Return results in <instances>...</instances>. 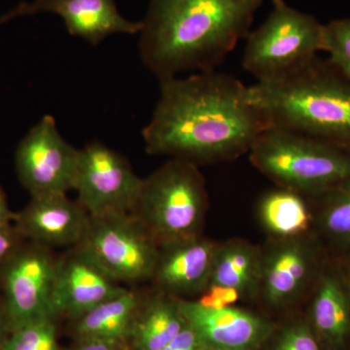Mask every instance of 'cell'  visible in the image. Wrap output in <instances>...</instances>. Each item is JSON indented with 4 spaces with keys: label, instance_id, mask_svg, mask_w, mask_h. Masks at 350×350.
<instances>
[{
    "label": "cell",
    "instance_id": "6da1fadb",
    "mask_svg": "<svg viewBox=\"0 0 350 350\" xmlns=\"http://www.w3.org/2000/svg\"><path fill=\"white\" fill-rule=\"evenodd\" d=\"M268 128L250 87L213 70L160 80V98L142 137L151 155L200 165L250 153Z\"/></svg>",
    "mask_w": 350,
    "mask_h": 350
},
{
    "label": "cell",
    "instance_id": "7a4b0ae2",
    "mask_svg": "<svg viewBox=\"0 0 350 350\" xmlns=\"http://www.w3.org/2000/svg\"><path fill=\"white\" fill-rule=\"evenodd\" d=\"M262 0H151L140 31L142 63L159 80L216 70L250 32Z\"/></svg>",
    "mask_w": 350,
    "mask_h": 350
},
{
    "label": "cell",
    "instance_id": "3957f363",
    "mask_svg": "<svg viewBox=\"0 0 350 350\" xmlns=\"http://www.w3.org/2000/svg\"><path fill=\"white\" fill-rule=\"evenodd\" d=\"M269 126L335 145L350 153V78L317 56L287 75L250 86Z\"/></svg>",
    "mask_w": 350,
    "mask_h": 350
},
{
    "label": "cell",
    "instance_id": "277c9868",
    "mask_svg": "<svg viewBox=\"0 0 350 350\" xmlns=\"http://www.w3.org/2000/svg\"><path fill=\"white\" fill-rule=\"evenodd\" d=\"M250 162L278 188L314 197L350 178V153L317 138L269 126L250 151Z\"/></svg>",
    "mask_w": 350,
    "mask_h": 350
},
{
    "label": "cell",
    "instance_id": "5b68a950",
    "mask_svg": "<svg viewBox=\"0 0 350 350\" xmlns=\"http://www.w3.org/2000/svg\"><path fill=\"white\" fill-rule=\"evenodd\" d=\"M208 206L199 165L170 159L142 178L133 214L160 245L198 238Z\"/></svg>",
    "mask_w": 350,
    "mask_h": 350
},
{
    "label": "cell",
    "instance_id": "8992f818",
    "mask_svg": "<svg viewBox=\"0 0 350 350\" xmlns=\"http://www.w3.org/2000/svg\"><path fill=\"white\" fill-rule=\"evenodd\" d=\"M268 18L246 36L244 70L257 82L269 81L291 72L324 52V25L314 16L271 0Z\"/></svg>",
    "mask_w": 350,
    "mask_h": 350
},
{
    "label": "cell",
    "instance_id": "52a82bcc",
    "mask_svg": "<svg viewBox=\"0 0 350 350\" xmlns=\"http://www.w3.org/2000/svg\"><path fill=\"white\" fill-rule=\"evenodd\" d=\"M113 280H151L160 244L131 213L90 216L89 226L78 244Z\"/></svg>",
    "mask_w": 350,
    "mask_h": 350
},
{
    "label": "cell",
    "instance_id": "ba28073f",
    "mask_svg": "<svg viewBox=\"0 0 350 350\" xmlns=\"http://www.w3.org/2000/svg\"><path fill=\"white\" fill-rule=\"evenodd\" d=\"M142 178L125 156L101 142L79 149L73 190L90 216L131 213Z\"/></svg>",
    "mask_w": 350,
    "mask_h": 350
},
{
    "label": "cell",
    "instance_id": "9c48e42d",
    "mask_svg": "<svg viewBox=\"0 0 350 350\" xmlns=\"http://www.w3.org/2000/svg\"><path fill=\"white\" fill-rule=\"evenodd\" d=\"M78 152L62 137L54 117L45 115L18 146V176L31 196L66 194L73 190Z\"/></svg>",
    "mask_w": 350,
    "mask_h": 350
},
{
    "label": "cell",
    "instance_id": "30bf717a",
    "mask_svg": "<svg viewBox=\"0 0 350 350\" xmlns=\"http://www.w3.org/2000/svg\"><path fill=\"white\" fill-rule=\"evenodd\" d=\"M57 260L49 247L34 243L7 260L3 276L5 312L13 329L52 317L50 304Z\"/></svg>",
    "mask_w": 350,
    "mask_h": 350
},
{
    "label": "cell",
    "instance_id": "8fae6325",
    "mask_svg": "<svg viewBox=\"0 0 350 350\" xmlns=\"http://www.w3.org/2000/svg\"><path fill=\"white\" fill-rule=\"evenodd\" d=\"M113 280L79 245L57 258L51 296L52 317L79 319L103 301L126 291Z\"/></svg>",
    "mask_w": 350,
    "mask_h": 350
},
{
    "label": "cell",
    "instance_id": "7c38bea8",
    "mask_svg": "<svg viewBox=\"0 0 350 350\" xmlns=\"http://www.w3.org/2000/svg\"><path fill=\"white\" fill-rule=\"evenodd\" d=\"M53 13L64 20L71 36L96 45L115 33L135 34L142 22H131L120 14L114 0H33L22 2L0 16V25L24 16Z\"/></svg>",
    "mask_w": 350,
    "mask_h": 350
},
{
    "label": "cell",
    "instance_id": "4fadbf2b",
    "mask_svg": "<svg viewBox=\"0 0 350 350\" xmlns=\"http://www.w3.org/2000/svg\"><path fill=\"white\" fill-rule=\"evenodd\" d=\"M178 305L188 325L206 347L257 350L273 335L271 322L247 310L234 306L209 310L197 301L183 299H178Z\"/></svg>",
    "mask_w": 350,
    "mask_h": 350
},
{
    "label": "cell",
    "instance_id": "5bb4252c",
    "mask_svg": "<svg viewBox=\"0 0 350 350\" xmlns=\"http://www.w3.org/2000/svg\"><path fill=\"white\" fill-rule=\"evenodd\" d=\"M16 229L34 243L47 246H72L81 243L90 215L66 194L31 196V200L16 214Z\"/></svg>",
    "mask_w": 350,
    "mask_h": 350
},
{
    "label": "cell",
    "instance_id": "9a60e30c",
    "mask_svg": "<svg viewBox=\"0 0 350 350\" xmlns=\"http://www.w3.org/2000/svg\"><path fill=\"white\" fill-rule=\"evenodd\" d=\"M217 246L200 237L160 245L151 280L162 293L175 298L204 291L211 283Z\"/></svg>",
    "mask_w": 350,
    "mask_h": 350
},
{
    "label": "cell",
    "instance_id": "2e32d148",
    "mask_svg": "<svg viewBox=\"0 0 350 350\" xmlns=\"http://www.w3.org/2000/svg\"><path fill=\"white\" fill-rule=\"evenodd\" d=\"M314 250L304 236L278 239L267 254H262L260 289L269 306L287 305L300 295L314 271Z\"/></svg>",
    "mask_w": 350,
    "mask_h": 350
},
{
    "label": "cell",
    "instance_id": "e0dca14e",
    "mask_svg": "<svg viewBox=\"0 0 350 350\" xmlns=\"http://www.w3.org/2000/svg\"><path fill=\"white\" fill-rule=\"evenodd\" d=\"M308 322L324 349L350 350V294L340 269L320 275Z\"/></svg>",
    "mask_w": 350,
    "mask_h": 350
},
{
    "label": "cell",
    "instance_id": "ac0fdd59",
    "mask_svg": "<svg viewBox=\"0 0 350 350\" xmlns=\"http://www.w3.org/2000/svg\"><path fill=\"white\" fill-rule=\"evenodd\" d=\"M262 260L261 251L247 241L232 239L219 244L209 285L234 288L243 297L252 296L260 289Z\"/></svg>",
    "mask_w": 350,
    "mask_h": 350
},
{
    "label": "cell",
    "instance_id": "d6986e66",
    "mask_svg": "<svg viewBox=\"0 0 350 350\" xmlns=\"http://www.w3.org/2000/svg\"><path fill=\"white\" fill-rule=\"evenodd\" d=\"M186 325L178 299L161 292L148 303L142 301L131 333L138 350H162Z\"/></svg>",
    "mask_w": 350,
    "mask_h": 350
},
{
    "label": "cell",
    "instance_id": "ffe728a7",
    "mask_svg": "<svg viewBox=\"0 0 350 350\" xmlns=\"http://www.w3.org/2000/svg\"><path fill=\"white\" fill-rule=\"evenodd\" d=\"M142 301L139 294L126 289L79 317L76 330L82 338L122 342L130 335Z\"/></svg>",
    "mask_w": 350,
    "mask_h": 350
},
{
    "label": "cell",
    "instance_id": "44dd1931",
    "mask_svg": "<svg viewBox=\"0 0 350 350\" xmlns=\"http://www.w3.org/2000/svg\"><path fill=\"white\" fill-rule=\"evenodd\" d=\"M258 215L265 229L278 239L304 237L312 227L313 213L303 195L278 188L262 198Z\"/></svg>",
    "mask_w": 350,
    "mask_h": 350
},
{
    "label": "cell",
    "instance_id": "7402d4cb",
    "mask_svg": "<svg viewBox=\"0 0 350 350\" xmlns=\"http://www.w3.org/2000/svg\"><path fill=\"white\" fill-rule=\"evenodd\" d=\"M312 199L322 236L336 250L350 254V178Z\"/></svg>",
    "mask_w": 350,
    "mask_h": 350
},
{
    "label": "cell",
    "instance_id": "603a6c76",
    "mask_svg": "<svg viewBox=\"0 0 350 350\" xmlns=\"http://www.w3.org/2000/svg\"><path fill=\"white\" fill-rule=\"evenodd\" d=\"M0 350H59L54 319L44 317L16 327Z\"/></svg>",
    "mask_w": 350,
    "mask_h": 350
},
{
    "label": "cell",
    "instance_id": "cb8c5ba5",
    "mask_svg": "<svg viewBox=\"0 0 350 350\" xmlns=\"http://www.w3.org/2000/svg\"><path fill=\"white\" fill-rule=\"evenodd\" d=\"M324 52L328 61L350 78V18L334 20L324 25Z\"/></svg>",
    "mask_w": 350,
    "mask_h": 350
},
{
    "label": "cell",
    "instance_id": "d4e9b609",
    "mask_svg": "<svg viewBox=\"0 0 350 350\" xmlns=\"http://www.w3.org/2000/svg\"><path fill=\"white\" fill-rule=\"evenodd\" d=\"M273 350H325L308 321L287 326L276 338Z\"/></svg>",
    "mask_w": 350,
    "mask_h": 350
},
{
    "label": "cell",
    "instance_id": "484cf974",
    "mask_svg": "<svg viewBox=\"0 0 350 350\" xmlns=\"http://www.w3.org/2000/svg\"><path fill=\"white\" fill-rule=\"evenodd\" d=\"M19 236L17 229H12L10 225L0 227V264L6 262L19 250Z\"/></svg>",
    "mask_w": 350,
    "mask_h": 350
},
{
    "label": "cell",
    "instance_id": "4316f807",
    "mask_svg": "<svg viewBox=\"0 0 350 350\" xmlns=\"http://www.w3.org/2000/svg\"><path fill=\"white\" fill-rule=\"evenodd\" d=\"M200 347L202 344L197 334L187 324L185 328L162 350H200Z\"/></svg>",
    "mask_w": 350,
    "mask_h": 350
},
{
    "label": "cell",
    "instance_id": "83f0119b",
    "mask_svg": "<svg viewBox=\"0 0 350 350\" xmlns=\"http://www.w3.org/2000/svg\"><path fill=\"white\" fill-rule=\"evenodd\" d=\"M204 291L213 295L225 306H232L239 299L243 298L238 290L232 287L223 286V285L211 284Z\"/></svg>",
    "mask_w": 350,
    "mask_h": 350
},
{
    "label": "cell",
    "instance_id": "f1b7e54d",
    "mask_svg": "<svg viewBox=\"0 0 350 350\" xmlns=\"http://www.w3.org/2000/svg\"><path fill=\"white\" fill-rule=\"evenodd\" d=\"M120 342L100 340V338H82V344L77 350H121Z\"/></svg>",
    "mask_w": 350,
    "mask_h": 350
},
{
    "label": "cell",
    "instance_id": "f546056e",
    "mask_svg": "<svg viewBox=\"0 0 350 350\" xmlns=\"http://www.w3.org/2000/svg\"><path fill=\"white\" fill-rule=\"evenodd\" d=\"M15 215L9 209L5 194L0 187V227L10 225V221L15 219Z\"/></svg>",
    "mask_w": 350,
    "mask_h": 350
},
{
    "label": "cell",
    "instance_id": "4dcf8cb0",
    "mask_svg": "<svg viewBox=\"0 0 350 350\" xmlns=\"http://www.w3.org/2000/svg\"><path fill=\"white\" fill-rule=\"evenodd\" d=\"M345 257H347V260H345L344 266L340 269V271L350 294V254L345 255Z\"/></svg>",
    "mask_w": 350,
    "mask_h": 350
},
{
    "label": "cell",
    "instance_id": "1f68e13d",
    "mask_svg": "<svg viewBox=\"0 0 350 350\" xmlns=\"http://www.w3.org/2000/svg\"><path fill=\"white\" fill-rule=\"evenodd\" d=\"M200 350H229V349H217V347H206V345H202V347H200Z\"/></svg>",
    "mask_w": 350,
    "mask_h": 350
}]
</instances>
